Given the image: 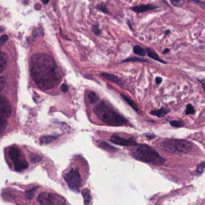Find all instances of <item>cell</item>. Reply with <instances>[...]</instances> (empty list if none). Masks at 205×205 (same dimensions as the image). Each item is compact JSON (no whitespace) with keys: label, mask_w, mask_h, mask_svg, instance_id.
<instances>
[{"label":"cell","mask_w":205,"mask_h":205,"mask_svg":"<svg viewBox=\"0 0 205 205\" xmlns=\"http://www.w3.org/2000/svg\"><path fill=\"white\" fill-rule=\"evenodd\" d=\"M30 71L35 85L43 90L56 87L61 80V76L55 61L46 54L38 53L32 57Z\"/></svg>","instance_id":"6da1fadb"},{"label":"cell","mask_w":205,"mask_h":205,"mask_svg":"<svg viewBox=\"0 0 205 205\" xmlns=\"http://www.w3.org/2000/svg\"><path fill=\"white\" fill-rule=\"evenodd\" d=\"M132 156L138 161L152 163L160 166L163 164L166 160L159 154L147 145H136L131 151Z\"/></svg>","instance_id":"7a4b0ae2"},{"label":"cell","mask_w":205,"mask_h":205,"mask_svg":"<svg viewBox=\"0 0 205 205\" xmlns=\"http://www.w3.org/2000/svg\"><path fill=\"white\" fill-rule=\"evenodd\" d=\"M94 111L102 121L109 125L118 127L127 124V121L123 116L105 102H102L96 106Z\"/></svg>","instance_id":"3957f363"},{"label":"cell","mask_w":205,"mask_h":205,"mask_svg":"<svg viewBox=\"0 0 205 205\" xmlns=\"http://www.w3.org/2000/svg\"><path fill=\"white\" fill-rule=\"evenodd\" d=\"M159 147L164 151L172 154H185L191 151L193 146L192 143L187 140L166 138L159 143Z\"/></svg>","instance_id":"277c9868"},{"label":"cell","mask_w":205,"mask_h":205,"mask_svg":"<svg viewBox=\"0 0 205 205\" xmlns=\"http://www.w3.org/2000/svg\"><path fill=\"white\" fill-rule=\"evenodd\" d=\"M10 158L13 161L15 170L17 171H22L28 168V164L27 162L24 155L21 151L16 146L10 148L8 151Z\"/></svg>","instance_id":"5b68a950"},{"label":"cell","mask_w":205,"mask_h":205,"mask_svg":"<svg viewBox=\"0 0 205 205\" xmlns=\"http://www.w3.org/2000/svg\"><path fill=\"white\" fill-rule=\"evenodd\" d=\"M38 202L41 205H66V199L56 193L44 191L37 197Z\"/></svg>","instance_id":"8992f818"},{"label":"cell","mask_w":205,"mask_h":205,"mask_svg":"<svg viewBox=\"0 0 205 205\" xmlns=\"http://www.w3.org/2000/svg\"><path fill=\"white\" fill-rule=\"evenodd\" d=\"M64 179L71 190L79 192L82 186V179L80 173L77 169H71L64 175Z\"/></svg>","instance_id":"52a82bcc"},{"label":"cell","mask_w":205,"mask_h":205,"mask_svg":"<svg viewBox=\"0 0 205 205\" xmlns=\"http://www.w3.org/2000/svg\"><path fill=\"white\" fill-rule=\"evenodd\" d=\"M12 108L9 100L2 96H0V115L8 119L11 115Z\"/></svg>","instance_id":"ba28073f"},{"label":"cell","mask_w":205,"mask_h":205,"mask_svg":"<svg viewBox=\"0 0 205 205\" xmlns=\"http://www.w3.org/2000/svg\"><path fill=\"white\" fill-rule=\"evenodd\" d=\"M110 140L112 143H113L116 145L124 146H135V145H136V143L134 140L124 138H122V137H120L117 135L112 136L110 138Z\"/></svg>","instance_id":"9c48e42d"},{"label":"cell","mask_w":205,"mask_h":205,"mask_svg":"<svg viewBox=\"0 0 205 205\" xmlns=\"http://www.w3.org/2000/svg\"><path fill=\"white\" fill-rule=\"evenodd\" d=\"M158 7L152 5V4H142L138 6H135L132 7L131 9L134 11L135 12H136L137 13H143L148 10H152L157 8Z\"/></svg>","instance_id":"30bf717a"},{"label":"cell","mask_w":205,"mask_h":205,"mask_svg":"<svg viewBox=\"0 0 205 205\" xmlns=\"http://www.w3.org/2000/svg\"><path fill=\"white\" fill-rule=\"evenodd\" d=\"M100 76L102 77H104V79L115 83V84H117L119 85H121L122 84V80L120 78H119L118 76L114 74L107 73H102L100 74Z\"/></svg>","instance_id":"8fae6325"},{"label":"cell","mask_w":205,"mask_h":205,"mask_svg":"<svg viewBox=\"0 0 205 205\" xmlns=\"http://www.w3.org/2000/svg\"><path fill=\"white\" fill-rule=\"evenodd\" d=\"M8 63V57L7 55L0 50V74L4 70Z\"/></svg>","instance_id":"7c38bea8"},{"label":"cell","mask_w":205,"mask_h":205,"mask_svg":"<svg viewBox=\"0 0 205 205\" xmlns=\"http://www.w3.org/2000/svg\"><path fill=\"white\" fill-rule=\"evenodd\" d=\"M169 112V110L167 108L163 107L160 109L158 110H155L153 111H151L150 113L154 116H156L158 118H162L166 116L168 113Z\"/></svg>","instance_id":"4fadbf2b"},{"label":"cell","mask_w":205,"mask_h":205,"mask_svg":"<svg viewBox=\"0 0 205 205\" xmlns=\"http://www.w3.org/2000/svg\"><path fill=\"white\" fill-rule=\"evenodd\" d=\"M146 52L150 58H152V59H154V60H156V61H159V62H161V63H166L165 61H164L163 60H162L159 57V56L157 55V54L154 50H153L152 49H150V48H147V49H146Z\"/></svg>","instance_id":"5bb4252c"},{"label":"cell","mask_w":205,"mask_h":205,"mask_svg":"<svg viewBox=\"0 0 205 205\" xmlns=\"http://www.w3.org/2000/svg\"><path fill=\"white\" fill-rule=\"evenodd\" d=\"M82 195L84 199L85 205H89L92 200V197L91 195L90 190L88 188H85L82 191Z\"/></svg>","instance_id":"9a60e30c"},{"label":"cell","mask_w":205,"mask_h":205,"mask_svg":"<svg viewBox=\"0 0 205 205\" xmlns=\"http://www.w3.org/2000/svg\"><path fill=\"white\" fill-rule=\"evenodd\" d=\"M57 138V137L53 136H46L42 137L40 138V143L41 145H47V144L52 143Z\"/></svg>","instance_id":"2e32d148"},{"label":"cell","mask_w":205,"mask_h":205,"mask_svg":"<svg viewBox=\"0 0 205 205\" xmlns=\"http://www.w3.org/2000/svg\"><path fill=\"white\" fill-rule=\"evenodd\" d=\"M121 97L124 99V101H125L126 102H127L128 104H129L135 110H136V111L138 110V108L137 106L132 100H131L130 98H129L128 97H127L126 96H124V95H121Z\"/></svg>","instance_id":"e0dca14e"},{"label":"cell","mask_w":205,"mask_h":205,"mask_svg":"<svg viewBox=\"0 0 205 205\" xmlns=\"http://www.w3.org/2000/svg\"><path fill=\"white\" fill-rule=\"evenodd\" d=\"M7 125V119L0 115V135L4 132Z\"/></svg>","instance_id":"ac0fdd59"},{"label":"cell","mask_w":205,"mask_h":205,"mask_svg":"<svg viewBox=\"0 0 205 205\" xmlns=\"http://www.w3.org/2000/svg\"><path fill=\"white\" fill-rule=\"evenodd\" d=\"M99 146L101 147L103 149H105L106 151H115L116 150V149L114 147H112V146H110L109 144H108L107 143L105 142H102L100 143L99 144Z\"/></svg>","instance_id":"d6986e66"},{"label":"cell","mask_w":205,"mask_h":205,"mask_svg":"<svg viewBox=\"0 0 205 205\" xmlns=\"http://www.w3.org/2000/svg\"><path fill=\"white\" fill-rule=\"evenodd\" d=\"M133 51L135 54L139 56H145L146 55V51L140 46L136 45L134 47Z\"/></svg>","instance_id":"ffe728a7"},{"label":"cell","mask_w":205,"mask_h":205,"mask_svg":"<svg viewBox=\"0 0 205 205\" xmlns=\"http://www.w3.org/2000/svg\"><path fill=\"white\" fill-rule=\"evenodd\" d=\"M88 99L91 103H96L99 100V98L94 92H90L88 94Z\"/></svg>","instance_id":"44dd1931"},{"label":"cell","mask_w":205,"mask_h":205,"mask_svg":"<svg viewBox=\"0 0 205 205\" xmlns=\"http://www.w3.org/2000/svg\"><path fill=\"white\" fill-rule=\"evenodd\" d=\"M170 1L171 5L176 7H182L185 2V0H170Z\"/></svg>","instance_id":"7402d4cb"},{"label":"cell","mask_w":205,"mask_h":205,"mask_svg":"<svg viewBox=\"0 0 205 205\" xmlns=\"http://www.w3.org/2000/svg\"><path fill=\"white\" fill-rule=\"evenodd\" d=\"M171 125L175 128H181L184 127V124L182 121H172L170 122Z\"/></svg>","instance_id":"603a6c76"},{"label":"cell","mask_w":205,"mask_h":205,"mask_svg":"<svg viewBox=\"0 0 205 205\" xmlns=\"http://www.w3.org/2000/svg\"><path fill=\"white\" fill-rule=\"evenodd\" d=\"M195 113V109L191 104H188L185 110V114L188 115H194Z\"/></svg>","instance_id":"cb8c5ba5"},{"label":"cell","mask_w":205,"mask_h":205,"mask_svg":"<svg viewBox=\"0 0 205 205\" xmlns=\"http://www.w3.org/2000/svg\"><path fill=\"white\" fill-rule=\"evenodd\" d=\"M37 189V187L33 188L26 192V197L28 199H31L34 196L35 190Z\"/></svg>","instance_id":"d4e9b609"},{"label":"cell","mask_w":205,"mask_h":205,"mask_svg":"<svg viewBox=\"0 0 205 205\" xmlns=\"http://www.w3.org/2000/svg\"><path fill=\"white\" fill-rule=\"evenodd\" d=\"M41 158L40 156H39L37 154H31L30 155V160L31 161L32 163H38L39 162L40 160H41Z\"/></svg>","instance_id":"484cf974"},{"label":"cell","mask_w":205,"mask_h":205,"mask_svg":"<svg viewBox=\"0 0 205 205\" xmlns=\"http://www.w3.org/2000/svg\"><path fill=\"white\" fill-rule=\"evenodd\" d=\"M129 61H137V62H147V60L142 58H138L136 57H133L130 58L128 59H126L125 60L123 61V62H129Z\"/></svg>","instance_id":"4316f807"},{"label":"cell","mask_w":205,"mask_h":205,"mask_svg":"<svg viewBox=\"0 0 205 205\" xmlns=\"http://www.w3.org/2000/svg\"><path fill=\"white\" fill-rule=\"evenodd\" d=\"M97 8H98L99 10L102 11L104 13H106V14H107V13H109V11H108L107 8V7H106V5L104 4H101L97 6Z\"/></svg>","instance_id":"83f0119b"},{"label":"cell","mask_w":205,"mask_h":205,"mask_svg":"<svg viewBox=\"0 0 205 205\" xmlns=\"http://www.w3.org/2000/svg\"><path fill=\"white\" fill-rule=\"evenodd\" d=\"M205 168V162H202L199 165L197 166V172L199 174L202 173V172L203 171V170Z\"/></svg>","instance_id":"f1b7e54d"},{"label":"cell","mask_w":205,"mask_h":205,"mask_svg":"<svg viewBox=\"0 0 205 205\" xmlns=\"http://www.w3.org/2000/svg\"><path fill=\"white\" fill-rule=\"evenodd\" d=\"M93 31L94 33V34H96L97 35H99L101 34V30L99 28L98 25H94L93 26Z\"/></svg>","instance_id":"f546056e"},{"label":"cell","mask_w":205,"mask_h":205,"mask_svg":"<svg viewBox=\"0 0 205 205\" xmlns=\"http://www.w3.org/2000/svg\"><path fill=\"white\" fill-rule=\"evenodd\" d=\"M8 39V37L7 35L4 34V35H2L1 38H0V45L1 46H2Z\"/></svg>","instance_id":"4dcf8cb0"},{"label":"cell","mask_w":205,"mask_h":205,"mask_svg":"<svg viewBox=\"0 0 205 205\" xmlns=\"http://www.w3.org/2000/svg\"><path fill=\"white\" fill-rule=\"evenodd\" d=\"M191 1L194 2L197 5H198L200 7H201L202 9L205 10V2L200 1H198V0H191Z\"/></svg>","instance_id":"1f68e13d"},{"label":"cell","mask_w":205,"mask_h":205,"mask_svg":"<svg viewBox=\"0 0 205 205\" xmlns=\"http://www.w3.org/2000/svg\"><path fill=\"white\" fill-rule=\"evenodd\" d=\"M5 85V79L4 77H0V93L2 91Z\"/></svg>","instance_id":"d6a6232c"},{"label":"cell","mask_w":205,"mask_h":205,"mask_svg":"<svg viewBox=\"0 0 205 205\" xmlns=\"http://www.w3.org/2000/svg\"><path fill=\"white\" fill-rule=\"evenodd\" d=\"M43 33V30L42 28H37L34 30V33H33V34H34V36L35 37H37V35H40L41 34H42Z\"/></svg>","instance_id":"836d02e7"},{"label":"cell","mask_w":205,"mask_h":205,"mask_svg":"<svg viewBox=\"0 0 205 205\" xmlns=\"http://www.w3.org/2000/svg\"><path fill=\"white\" fill-rule=\"evenodd\" d=\"M61 88L62 91L64 93H67L68 91V87L66 84H64V83L61 86Z\"/></svg>","instance_id":"e575fe53"},{"label":"cell","mask_w":205,"mask_h":205,"mask_svg":"<svg viewBox=\"0 0 205 205\" xmlns=\"http://www.w3.org/2000/svg\"><path fill=\"white\" fill-rule=\"evenodd\" d=\"M162 80H163L162 78H161V77H157V78H156V80H155L156 83H157V85H159L160 83H161V82H162Z\"/></svg>","instance_id":"d590c367"},{"label":"cell","mask_w":205,"mask_h":205,"mask_svg":"<svg viewBox=\"0 0 205 205\" xmlns=\"http://www.w3.org/2000/svg\"><path fill=\"white\" fill-rule=\"evenodd\" d=\"M146 137H148L149 139H152V138H155V136L151 135H146Z\"/></svg>","instance_id":"8d00e7d4"},{"label":"cell","mask_w":205,"mask_h":205,"mask_svg":"<svg viewBox=\"0 0 205 205\" xmlns=\"http://www.w3.org/2000/svg\"><path fill=\"white\" fill-rule=\"evenodd\" d=\"M169 51H170V49H165L163 51V54H166L168 53Z\"/></svg>","instance_id":"74e56055"},{"label":"cell","mask_w":205,"mask_h":205,"mask_svg":"<svg viewBox=\"0 0 205 205\" xmlns=\"http://www.w3.org/2000/svg\"><path fill=\"white\" fill-rule=\"evenodd\" d=\"M49 1H50V0H41V1L43 2V3L44 4H47L49 2Z\"/></svg>","instance_id":"f35d334b"},{"label":"cell","mask_w":205,"mask_h":205,"mask_svg":"<svg viewBox=\"0 0 205 205\" xmlns=\"http://www.w3.org/2000/svg\"><path fill=\"white\" fill-rule=\"evenodd\" d=\"M170 32H171V31H170L169 30H168V31H166L165 32V33H166V34L167 35V34H169V33H170Z\"/></svg>","instance_id":"ab89813d"},{"label":"cell","mask_w":205,"mask_h":205,"mask_svg":"<svg viewBox=\"0 0 205 205\" xmlns=\"http://www.w3.org/2000/svg\"><path fill=\"white\" fill-rule=\"evenodd\" d=\"M2 31V30L0 28V32H1V31Z\"/></svg>","instance_id":"60d3db41"},{"label":"cell","mask_w":205,"mask_h":205,"mask_svg":"<svg viewBox=\"0 0 205 205\" xmlns=\"http://www.w3.org/2000/svg\"><path fill=\"white\" fill-rule=\"evenodd\" d=\"M204 87H205V86H204Z\"/></svg>","instance_id":"b9f144b4"}]
</instances>
